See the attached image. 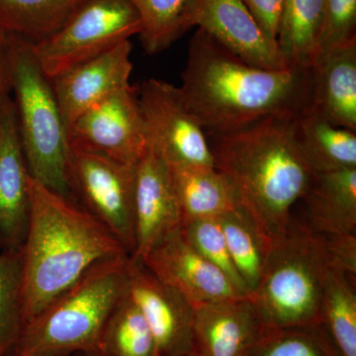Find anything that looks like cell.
Wrapping results in <instances>:
<instances>
[{
    "label": "cell",
    "mask_w": 356,
    "mask_h": 356,
    "mask_svg": "<svg viewBox=\"0 0 356 356\" xmlns=\"http://www.w3.org/2000/svg\"><path fill=\"white\" fill-rule=\"evenodd\" d=\"M8 65L21 145L30 175L76 201L70 182L67 127L53 83L35 58L31 42L8 35Z\"/></svg>",
    "instance_id": "6"
},
{
    "label": "cell",
    "mask_w": 356,
    "mask_h": 356,
    "mask_svg": "<svg viewBox=\"0 0 356 356\" xmlns=\"http://www.w3.org/2000/svg\"><path fill=\"white\" fill-rule=\"evenodd\" d=\"M67 138L70 147L137 165L147 147L139 88L129 86L95 103L72 124Z\"/></svg>",
    "instance_id": "10"
},
{
    "label": "cell",
    "mask_w": 356,
    "mask_h": 356,
    "mask_svg": "<svg viewBox=\"0 0 356 356\" xmlns=\"http://www.w3.org/2000/svg\"><path fill=\"white\" fill-rule=\"evenodd\" d=\"M70 356H74V355H70Z\"/></svg>",
    "instance_id": "35"
},
{
    "label": "cell",
    "mask_w": 356,
    "mask_h": 356,
    "mask_svg": "<svg viewBox=\"0 0 356 356\" xmlns=\"http://www.w3.org/2000/svg\"><path fill=\"white\" fill-rule=\"evenodd\" d=\"M26 325L20 250H0V356H13Z\"/></svg>",
    "instance_id": "27"
},
{
    "label": "cell",
    "mask_w": 356,
    "mask_h": 356,
    "mask_svg": "<svg viewBox=\"0 0 356 356\" xmlns=\"http://www.w3.org/2000/svg\"><path fill=\"white\" fill-rule=\"evenodd\" d=\"M313 86V69L248 64L197 29L177 88L207 136L233 132L267 117L295 118L311 107Z\"/></svg>",
    "instance_id": "1"
},
{
    "label": "cell",
    "mask_w": 356,
    "mask_h": 356,
    "mask_svg": "<svg viewBox=\"0 0 356 356\" xmlns=\"http://www.w3.org/2000/svg\"><path fill=\"white\" fill-rule=\"evenodd\" d=\"M182 226V215L168 163L153 149L136 165L135 250L131 257L140 259Z\"/></svg>",
    "instance_id": "14"
},
{
    "label": "cell",
    "mask_w": 356,
    "mask_h": 356,
    "mask_svg": "<svg viewBox=\"0 0 356 356\" xmlns=\"http://www.w3.org/2000/svg\"><path fill=\"white\" fill-rule=\"evenodd\" d=\"M147 145L170 166L215 168L207 136L175 84L149 79L139 88Z\"/></svg>",
    "instance_id": "9"
},
{
    "label": "cell",
    "mask_w": 356,
    "mask_h": 356,
    "mask_svg": "<svg viewBox=\"0 0 356 356\" xmlns=\"http://www.w3.org/2000/svg\"><path fill=\"white\" fill-rule=\"evenodd\" d=\"M310 108L337 127L356 132V43L318 58Z\"/></svg>",
    "instance_id": "18"
},
{
    "label": "cell",
    "mask_w": 356,
    "mask_h": 356,
    "mask_svg": "<svg viewBox=\"0 0 356 356\" xmlns=\"http://www.w3.org/2000/svg\"><path fill=\"white\" fill-rule=\"evenodd\" d=\"M132 50L129 40L51 79L67 131L95 103L131 86Z\"/></svg>",
    "instance_id": "15"
},
{
    "label": "cell",
    "mask_w": 356,
    "mask_h": 356,
    "mask_svg": "<svg viewBox=\"0 0 356 356\" xmlns=\"http://www.w3.org/2000/svg\"><path fill=\"white\" fill-rule=\"evenodd\" d=\"M128 294L151 327L159 356H191L195 309L131 257Z\"/></svg>",
    "instance_id": "13"
},
{
    "label": "cell",
    "mask_w": 356,
    "mask_h": 356,
    "mask_svg": "<svg viewBox=\"0 0 356 356\" xmlns=\"http://www.w3.org/2000/svg\"><path fill=\"white\" fill-rule=\"evenodd\" d=\"M11 84L8 65V34L0 29V121L10 99Z\"/></svg>",
    "instance_id": "33"
},
{
    "label": "cell",
    "mask_w": 356,
    "mask_h": 356,
    "mask_svg": "<svg viewBox=\"0 0 356 356\" xmlns=\"http://www.w3.org/2000/svg\"><path fill=\"white\" fill-rule=\"evenodd\" d=\"M194 309L193 356H248L267 329L248 296Z\"/></svg>",
    "instance_id": "17"
},
{
    "label": "cell",
    "mask_w": 356,
    "mask_h": 356,
    "mask_svg": "<svg viewBox=\"0 0 356 356\" xmlns=\"http://www.w3.org/2000/svg\"><path fill=\"white\" fill-rule=\"evenodd\" d=\"M353 43H356V0H324L317 60L330 51Z\"/></svg>",
    "instance_id": "31"
},
{
    "label": "cell",
    "mask_w": 356,
    "mask_h": 356,
    "mask_svg": "<svg viewBox=\"0 0 356 356\" xmlns=\"http://www.w3.org/2000/svg\"><path fill=\"white\" fill-rule=\"evenodd\" d=\"M95 350L102 356H159L151 327L128 292L107 318Z\"/></svg>",
    "instance_id": "25"
},
{
    "label": "cell",
    "mask_w": 356,
    "mask_h": 356,
    "mask_svg": "<svg viewBox=\"0 0 356 356\" xmlns=\"http://www.w3.org/2000/svg\"><path fill=\"white\" fill-rule=\"evenodd\" d=\"M248 356H343L321 323L266 329Z\"/></svg>",
    "instance_id": "28"
},
{
    "label": "cell",
    "mask_w": 356,
    "mask_h": 356,
    "mask_svg": "<svg viewBox=\"0 0 356 356\" xmlns=\"http://www.w3.org/2000/svg\"><path fill=\"white\" fill-rule=\"evenodd\" d=\"M30 173L13 98L0 121V250H20L30 217Z\"/></svg>",
    "instance_id": "16"
},
{
    "label": "cell",
    "mask_w": 356,
    "mask_h": 356,
    "mask_svg": "<svg viewBox=\"0 0 356 356\" xmlns=\"http://www.w3.org/2000/svg\"><path fill=\"white\" fill-rule=\"evenodd\" d=\"M301 200L305 225L325 236L356 235V168L314 172Z\"/></svg>",
    "instance_id": "19"
},
{
    "label": "cell",
    "mask_w": 356,
    "mask_h": 356,
    "mask_svg": "<svg viewBox=\"0 0 356 356\" xmlns=\"http://www.w3.org/2000/svg\"><path fill=\"white\" fill-rule=\"evenodd\" d=\"M267 38L277 43L284 0H241Z\"/></svg>",
    "instance_id": "32"
},
{
    "label": "cell",
    "mask_w": 356,
    "mask_h": 356,
    "mask_svg": "<svg viewBox=\"0 0 356 356\" xmlns=\"http://www.w3.org/2000/svg\"><path fill=\"white\" fill-rule=\"evenodd\" d=\"M69 175L76 202L108 229L132 255L135 250L136 165L70 147Z\"/></svg>",
    "instance_id": "8"
},
{
    "label": "cell",
    "mask_w": 356,
    "mask_h": 356,
    "mask_svg": "<svg viewBox=\"0 0 356 356\" xmlns=\"http://www.w3.org/2000/svg\"><path fill=\"white\" fill-rule=\"evenodd\" d=\"M181 233L192 248H195L204 259L219 268L238 291L248 296L245 283L229 254L219 218L185 221L182 222Z\"/></svg>",
    "instance_id": "30"
},
{
    "label": "cell",
    "mask_w": 356,
    "mask_h": 356,
    "mask_svg": "<svg viewBox=\"0 0 356 356\" xmlns=\"http://www.w3.org/2000/svg\"><path fill=\"white\" fill-rule=\"evenodd\" d=\"M293 120L267 117L233 132L207 135L215 168L270 240L286 232L293 206L314 173L295 140Z\"/></svg>",
    "instance_id": "3"
},
{
    "label": "cell",
    "mask_w": 356,
    "mask_h": 356,
    "mask_svg": "<svg viewBox=\"0 0 356 356\" xmlns=\"http://www.w3.org/2000/svg\"><path fill=\"white\" fill-rule=\"evenodd\" d=\"M140 20V37L145 51L156 55L184 35L180 26L186 0H128Z\"/></svg>",
    "instance_id": "29"
},
{
    "label": "cell",
    "mask_w": 356,
    "mask_h": 356,
    "mask_svg": "<svg viewBox=\"0 0 356 356\" xmlns=\"http://www.w3.org/2000/svg\"><path fill=\"white\" fill-rule=\"evenodd\" d=\"M29 192V224L21 248L26 325L96 264L130 255L81 204L31 175Z\"/></svg>",
    "instance_id": "2"
},
{
    "label": "cell",
    "mask_w": 356,
    "mask_h": 356,
    "mask_svg": "<svg viewBox=\"0 0 356 356\" xmlns=\"http://www.w3.org/2000/svg\"><path fill=\"white\" fill-rule=\"evenodd\" d=\"M229 254L248 295L257 289L270 250L271 240L242 207L219 218Z\"/></svg>",
    "instance_id": "24"
},
{
    "label": "cell",
    "mask_w": 356,
    "mask_h": 356,
    "mask_svg": "<svg viewBox=\"0 0 356 356\" xmlns=\"http://www.w3.org/2000/svg\"><path fill=\"white\" fill-rule=\"evenodd\" d=\"M140 261L193 307L245 296L219 268L191 247L181 228L156 243Z\"/></svg>",
    "instance_id": "12"
},
{
    "label": "cell",
    "mask_w": 356,
    "mask_h": 356,
    "mask_svg": "<svg viewBox=\"0 0 356 356\" xmlns=\"http://www.w3.org/2000/svg\"><path fill=\"white\" fill-rule=\"evenodd\" d=\"M131 255L96 264L26 325L13 356L95 350L114 307L128 292Z\"/></svg>",
    "instance_id": "5"
},
{
    "label": "cell",
    "mask_w": 356,
    "mask_h": 356,
    "mask_svg": "<svg viewBox=\"0 0 356 356\" xmlns=\"http://www.w3.org/2000/svg\"><path fill=\"white\" fill-rule=\"evenodd\" d=\"M182 33L197 27L248 64L289 69L276 42L267 38L241 0H186Z\"/></svg>",
    "instance_id": "11"
},
{
    "label": "cell",
    "mask_w": 356,
    "mask_h": 356,
    "mask_svg": "<svg viewBox=\"0 0 356 356\" xmlns=\"http://www.w3.org/2000/svg\"><path fill=\"white\" fill-rule=\"evenodd\" d=\"M323 17L324 0H284L277 44L290 67L313 69Z\"/></svg>",
    "instance_id": "22"
},
{
    "label": "cell",
    "mask_w": 356,
    "mask_h": 356,
    "mask_svg": "<svg viewBox=\"0 0 356 356\" xmlns=\"http://www.w3.org/2000/svg\"><path fill=\"white\" fill-rule=\"evenodd\" d=\"M294 137L313 172L356 168V132L337 127L309 107L293 120Z\"/></svg>",
    "instance_id": "20"
},
{
    "label": "cell",
    "mask_w": 356,
    "mask_h": 356,
    "mask_svg": "<svg viewBox=\"0 0 356 356\" xmlns=\"http://www.w3.org/2000/svg\"><path fill=\"white\" fill-rule=\"evenodd\" d=\"M321 323L343 356H356L355 278L332 268L323 291Z\"/></svg>",
    "instance_id": "26"
},
{
    "label": "cell",
    "mask_w": 356,
    "mask_h": 356,
    "mask_svg": "<svg viewBox=\"0 0 356 356\" xmlns=\"http://www.w3.org/2000/svg\"><path fill=\"white\" fill-rule=\"evenodd\" d=\"M74 356H102L96 350L84 351V353H79L74 355Z\"/></svg>",
    "instance_id": "34"
},
{
    "label": "cell",
    "mask_w": 356,
    "mask_h": 356,
    "mask_svg": "<svg viewBox=\"0 0 356 356\" xmlns=\"http://www.w3.org/2000/svg\"><path fill=\"white\" fill-rule=\"evenodd\" d=\"M332 268L339 266L329 238L293 219L271 240L261 281L248 297L267 329L321 324L323 291Z\"/></svg>",
    "instance_id": "4"
},
{
    "label": "cell",
    "mask_w": 356,
    "mask_h": 356,
    "mask_svg": "<svg viewBox=\"0 0 356 356\" xmlns=\"http://www.w3.org/2000/svg\"><path fill=\"white\" fill-rule=\"evenodd\" d=\"M191 356H193V355H191Z\"/></svg>",
    "instance_id": "36"
},
{
    "label": "cell",
    "mask_w": 356,
    "mask_h": 356,
    "mask_svg": "<svg viewBox=\"0 0 356 356\" xmlns=\"http://www.w3.org/2000/svg\"><path fill=\"white\" fill-rule=\"evenodd\" d=\"M182 222L220 218L241 207L234 187L215 168L170 166Z\"/></svg>",
    "instance_id": "21"
},
{
    "label": "cell",
    "mask_w": 356,
    "mask_h": 356,
    "mask_svg": "<svg viewBox=\"0 0 356 356\" xmlns=\"http://www.w3.org/2000/svg\"><path fill=\"white\" fill-rule=\"evenodd\" d=\"M142 30L139 14L128 0H88L62 28L31 43L49 79L106 53Z\"/></svg>",
    "instance_id": "7"
},
{
    "label": "cell",
    "mask_w": 356,
    "mask_h": 356,
    "mask_svg": "<svg viewBox=\"0 0 356 356\" xmlns=\"http://www.w3.org/2000/svg\"><path fill=\"white\" fill-rule=\"evenodd\" d=\"M88 0H0V29L37 43L65 24Z\"/></svg>",
    "instance_id": "23"
}]
</instances>
